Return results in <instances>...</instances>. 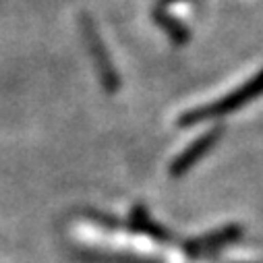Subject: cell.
<instances>
[{"label":"cell","mask_w":263,"mask_h":263,"mask_svg":"<svg viewBox=\"0 0 263 263\" xmlns=\"http://www.w3.org/2000/svg\"><path fill=\"white\" fill-rule=\"evenodd\" d=\"M214 139V135H210V137H203L201 141H197V145H193V147H189L176 162H174V166H172V174H180V172H184L193 162H195V158H199L203 152H205V147L210 145V141Z\"/></svg>","instance_id":"cell-3"},{"label":"cell","mask_w":263,"mask_h":263,"mask_svg":"<svg viewBox=\"0 0 263 263\" xmlns=\"http://www.w3.org/2000/svg\"><path fill=\"white\" fill-rule=\"evenodd\" d=\"M85 31H87V42H89V48H91L93 56L98 58V60H96V62H98V71H100V75H102L104 83H106V85H110V87H116V73L112 71L110 62L106 60V52H104L102 42L98 40V35H96V31H93V29L85 27Z\"/></svg>","instance_id":"cell-2"},{"label":"cell","mask_w":263,"mask_h":263,"mask_svg":"<svg viewBox=\"0 0 263 263\" xmlns=\"http://www.w3.org/2000/svg\"><path fill=\"white\" fill-rule=\"evenodd\" d=\"M261 89H263V75H259L257 79L249 81L242 89H236L230 98H226V100H222V102H216V104L210 106V108H201L199 112H193V114L189 112V114L182 118V122H195V120H201V118H205V116H214V114L230 112V110H234L238 104H245L247 100H251L253 96H257Z\"/></svg>","instance_id":"cell-1"}]
</instances>
